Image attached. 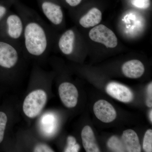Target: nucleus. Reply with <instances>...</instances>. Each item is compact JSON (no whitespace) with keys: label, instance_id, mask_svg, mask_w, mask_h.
<instances>
[{"label":"nucleus","instance_id":"obj_23","mask_svg":"<svg viewBox=\"0 0 152 152\" xmlns=\"http://www.w3.org/2000/svg\"><path fill=\"white\" fill-rule=\"evenodd\" d=\"M82 0H65L66 3L71 7H75L81 2Z\"/></svg>","mask_w":152,"mask_h":152},{"label":"nucleus","instance_id":"obj_11","mask_svg":"<svg viewBox=\"0 0 152 152\" xmlns=\"http://www.w3.org/2000/svg\"><path fill=\"white\" fill-rule=\"evenodd\" d=\"M121 140L126 152H140L141 147L137 133L132 129L124 131L122 136Z\"/></svg>","mask_w":152,"mask_h":152},{"label":"nucleus","instance_id":"obj_12","mask_svg":"<svg viewBox=\"0 0 152 152\" xmlns=\"http://www.w3.org/2000/svg\"><path fill=\"white\" fill-rule=\"evenodd\" d=\"M122 70L126 77L137 79L143 75L145 67L140 61L132 60L125 63L122 67Z\"/></svg>","mask_w":152,"mask_h":152},{"label":"nucleus","instance_id":"obj_10","mask_svg":"<svg viewBox=\"0 0 152 152\" xmlns=\"http://www.w3.org/2000/svg\"><path fill=\"white\" fill-rule=\"evenodd\" d=\"M76 35L72 29L67 30L59 38L58 47L64 54L69 56L74 53L75 48Z\"/></svg>","mask_w":152,"mask_h":152},{"label":"nucleus","instance_id":"obj_6","mask_svg":"<svg viewBox=\"0 0 152 152\" xmlns=\"http://www.w3.org/2000/svg\"><path fill=\"white\" fill-rule=\"evenodd\" d=\"M89 36L94 42L103 44L107 48H113L118 45L116 36L104 25H99L93 28L90 31Z\"/></svg>","mask_w":152,"mask_h":152},{"label":"nucleus","instance_id":"obj_7","mask_svg":"<svg viewBox=\"0 0 152 152\" xmlns=\"http://www.w3.org/2000/svg\"><path fill=\"white\" fill-rule=\"evenodd\" d=\"M94 112L98 119L104 123L112 122L117 116L116 111L114 107L104 100H99L95 103Z\"/></svg>","mask_w":152,"mask_h":152},{"label":"nucleus","instance_id":"obj_17","mask_svg":"<svg viewBox=\"0 0 152 152\" xmlns=\"http://www.w3.org/2000/svg\"><path fill=\"white\" fill-rule=\"evenodd\" d=\"M80 145L77 143L75 138L72 136L67 138V146L65 150L66 152H77L80 150Z\"/></svg>","mask_w":152,"mask_h":152},{"label":"nucleus","instance_id":"obj_16","mask_svg":"<svg viewBox=\"0 0 152 152\" xmlns=\"http://www.w3.org/2000/svg\"><path fill=\"white\" fill-rule=\"evenodd\" d=\"M143 148L145 151L152 152V131L148 129L146 131L143 139Z\"/></svg>","mask_w":152,"mask_h":152},{"label":"nucleus","instance_id":"obj_14","mask_svg":"<svg viewBox=\"0 0 152 152\" xmlns=\"http://www.w3.org/2000/svg\"><path fill=\"white\" fill-rule=\"evenodd\" d=\"M102 19L101 11L96 8H93L79 20V23L85 28L95 26L100 23Z\"/></svg>","mask_w":152,"mask_h":152},{"label":"nucleus","instance_id":"obj_4","mask_svg":"<svg viewBox=\"0 0 152 152\" xmlns=\"http://www.w3.org/2000/svg\"><path fill=\"white\" fill-rule=\"evenodd\" d=\"M47 101V95L42 90L33 91L27 96L24 101L23 110L25 115L30 118L37 116Z\"/></svg>","mask_w":152,"mask_h":152},{"label":"nucleus","instance_id":"obj_22","mask_svg":"<svg viewBox=\"0 0 152 152\" xmlns=\"http://www.w3.org/2000/svg\"><path fill=\"white\" fill-rule=\"evenodd\" d=\"M9 7L0 4V22L8 13Z\"/></svg>","mask_w":152,"mask_h":152},{"label":"nucleus","instance_id":"obj_13","mask_svg":"<svg viewBox=\"0 0 152 152\" xmlns=\"http://www.w3.org/2000/svg\"><path fill=\"white\" fill-rule=\"evenodd\" d=\"M82 142L87 152H99L98 146L93 130L89 126H85L81 132Z\"/></svg>","mask_w":152,"mask_h":152},{"label":"nucleus","instance_id":"obj_9","mask_svg":"<svg viewBox=\"0 0 152 152\" xmlns=\"http://www.w3.org/2000/svg\"><path fill=\"white\" fill-rule=\"evenodd\" d=\"M107 93L112 97L124 103H129L134 99V94L127 87L118 83H110L106 88Z\"/></svg>","mask_w":152,"mask_h":152},{"label":"nucleus","instance_id":"obj_24","mask_svg":"<svg viewBox=\"0 0 152 152\" xmlns=\"http://www.w3.org/2000/svg\"><path fill=\"white\" fill-rule=\"evenodd\" d=\"M149 118L150 121H151V123L152 122V110H151L150 111L149 113Z\"/></svg>","mask_w":152,"mask_h":152},{"label":"nucleus","instance_id":"obj_18","mask_svg":"<svg viewBox=\"0 0 152 152\" xmlns=\"http://www.w3.org/2000/svg\"><path fill=\"white\" fill-rule=\"evenodd\" d=\"M7 117L5 113L0 112V143L3 141Z\"/></svg>","mask_w":152,"mask_h":152},{"label":"nucleus","instance_id":"obj_5","mask_svg":"<svg viewBox=\"0 0 152 152\" xmlns=\"http://www.w3.org/2000/svg\"><path fill=\"white\" fill-rule=\"evenodd\" d=\"M40 7L45 16L55 27L63 23L64 16L61 7L54 0H40Z\"/></svg>","mask_w":152,"mask_h":152},{"label":"nucleus","instance_id":"obj_1","mask_svg":"<svg viewBox=\"0 0 152 152\" xmlns=\"http://www.w3.org/2000/svg\"><path fill=\"white\" fill-rule=\"evenodd\" d=\"M17 13L24 24L22 49L32 56H44L50 49L52 34L50 28L31 9L16 4Z\"/></svg>","mask_w":152,"mask_h":152},{"label":"nucleus","instance_id":"obj_2","mask_svg":"<svg viewBox=\"0 0 152 152\" xmlns=\"http://www.w3.org/2000/svg\"><path fill=\"white\" fill-rule=\"evenodd\" d=\"M0 25L2 39L22 47L24 24L20 16L18 13L9 12Z\"/></svg>","mask_w":152,"mask_h":152},{"label":"nucleus","instance_id":"obj_21","mask_svg":"<svg viewBox=\"0 0 152 152\" xmlns=\"http://www.w3.org/2000/svg\"><path fill=\"white\" fill-rule=\"evenodd\" d=\"M34 152H54V151L45 144H41L36 146Z\"/></svg>","mask_w":152,"mask_h":152},{"label":"nucleus","instance_id":"obj_3","mask_svg":"<svg viewBox=\"0 0 152 152\" xmlns=\"http://www.w3.org/2000/svg\"><path fill=\"white\" fill-rule=\"evenodd\" d=\"M20 49L21 46L0 39V66L7 69L15 67L18 63Z\"/></svg>","mask_w":152,"mask_h":152},{"label":"nucleus","instance_id":"obj_20","mask_svg":"<svg viewBox=\"0 0 152 152\" xmlns=\"http://www.w3.org/2000/svg\"><path fill=\"white\" fill-rule=\"evenodd\" d=\"M147 96L146 104L149 107H152V83H151L147 88Z\"/></svg>","mask_w":152,"mask_h":152},{"label":"nucleus","instance_id":"obj_15","mask_svg":"<svg viewBox=\"0 0 152 152\" xmlns=\"http://www.w3.org/2000/svg\"><path fill=\"white\" fill-rule=\"evenodd\" d=\"M107 146L112 151L126 152L121 140L115 136H112L107 142Z\"/></svg>","mask_w":152,"mask_h":152},{"label":"nucleus","instance_id":"obj_8","mask_svg":"<svg viewBox=\"0 0 152 152\" xmlns=\"http://www.w3.org/2000/svg\"><path fill=\"white\" fill-rule=\"evenodd\" d=\"M59 94L61 100L66 107H75L78 102L79 94L76 87L72 84L65 82L60 85Z\"/></svg>","mask_w":152,"mask_h":152},{"label":"nucleus","instance_id":"obj_19","mask_svg":"<svg viewBox=\"0 0 152 152\" xmlns=\"http://www.w3.org/2000/svg\"><path fill=\"white\" fill-rule=\"evenodd\" d=\"M133 6L139 9H146L150 6V0H131Z\"/></svg>","mask_w":152,"mask_h":152}]
</instances>
